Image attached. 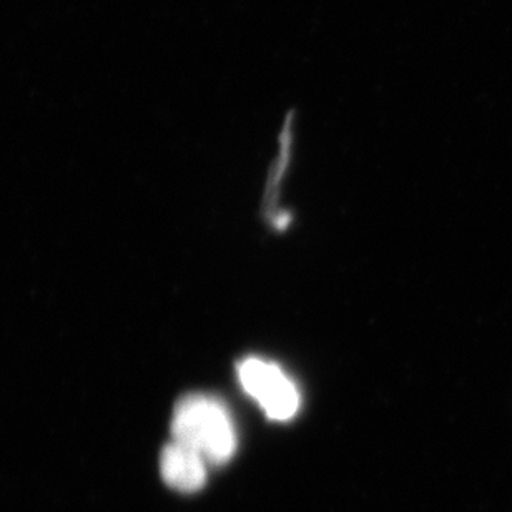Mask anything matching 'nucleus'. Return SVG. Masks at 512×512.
I'll return each mask as SVG.
<instances>
[{"label": "nucleus", "mask_w": 512, "mask_h": 512, "mask_svg": "<svg viewBox=\"0 0 512 512\" xmlns=\"http://www.w3.org/2000/svg\"><path fill=\"white\" fill-rule=\"evenodd\" d=\"M172 439L220 466L237 451V431L227 406L208 394H188L173 409Z\"/></svg>", "instance_id": "nucleus-1"}, {"label": "nucleus", "mask_w": 512, "mask_h": 512, "mask_svg": "<svg viewBox=\"0 0 512 512\" xmlns=\"http://www.w3.org/2000/svg\"><path fill=\"white\" fill-rule=\"evenodd\" d=\"M238 381L271 421H290L300 409V391L280 366L248 356L237 366Z\"/></svg>", "instance_id": "nucleus-2"}, {"label": "nucleus", "mask_w": 512, "mask_h": 512, "mask_svg": "<svg viewBox=\"0 0 512 512\" xmlns=\"http://www.w3.org/2000/svg\"><path fill=\"white\" fill-rule=\"evenodd\" d=\"M205 459L185 444L170 441L160 454L163 481L178 493H197L207 483Z\"/></svg>", "instance_id": "nucleus-3"}]
</instances>
